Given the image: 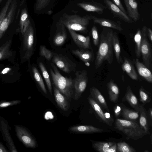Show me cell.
I'll return each mask as SVG.
<instances>
[{"instance_id":"obj_8","label":"cell","mask_w":152,"mask_h":152,"mask_svg":"<svg viewBox=\"0 0 152 152\" xmlns=\"http://www.w3.org/2000/svg\"><path fill=\"white\" fill-rule=\"evenodd\" d=\"M23 50L25 52L24 58L28 60L33 53L34 43V31L30 24L23 34Z\"/></svg>"},{"instance_id":"obj_24","label":"cell","mask_w":152,"mask_h":152,"mask_svg":"<svg viewBox=\"0 0 152 152\" xmlns=\"http://www.w3.org/2000/svg\"><path fill=\"white\" fill-rule=\"evenodd\" d=\"M88 100L90 104L97 114L101 121L108 126H111L112 124L105 118L104 113L100 106L92 98L91 96L88 97Z\"/></svg>"},{"instance_id":"obj_38","label":"cell","mask_w":152,"mask_h":152,"mask_svg":"<svg viewBox=\"0 0 152 152\" xmlns=\"http://www.w3.org/2000/svg\"><path fill=\"white\" fill-rule=\"evenodd\" d=\"M12 1V0H7L0 13V26L6 15L8 9Z\"/></svg>"},{"instance_id":"obj_22","label":"cell","mask_w":152,"mask_h":152,"mask_svg":"<svg viewBox=\"0 0 152 152\" xmlns=\"http://www.w3.org/2000/svg\"><path fill=\"white\" fill-rule=\"evenodd\" d=\"M107 87L110 101L116 103L118 102L119 89L117 85L111 79L107 83Z\"/></svg>"},{"instance_id":"obj_31","label":"cell","mask_w":152,"mask_h":152,"mask_svg":"<svg viewBox=\"0 0 152 152\" xmlns=\"http://www.w3.org/2000/svg\"><path fill=\"white\" fill-rule=\"evenodd\" d=\"M11 43V40H9L0 47V61L12 56V53L10 50Z\"/></svg>"},{"instance_id":"obj_41","label":"cell","mask_w":152,"mask_h":152,"mask_svg":"<svg viewBox=\"0 0 152 152\" xmlns=\"http://www.w3.org/2000/svg\"><path fill=\"white\" fill-rule=\"evenodd\" d=\"M21 102V101L19 100H16L9 101H2L0 102V108L16 105L20 104Z\"/></svg>"},{"instance_id":"obj_49","label":"cell","mask_w":152,"mask_h":152,"mask_svg":"<svg viewBox=\"0 0 152 152\" xmlns=\"http://www.w3.org/2000/svg\"><path fill=\"white\" fill-rule=\"evenodd\" d=\"M8 152V151L7 150L2 143L0 142V152Z\"/></svg>"},{"instance_id":"obj_36","label":"cell","mask_w":152,"mask_h":152,"mask_svg":"<svg viewBox=\"0 0 152 152\" xmlns=\"http://www.w3.org/2000/svg\"><path fill=\"white\" fill-rule=\"evenodd\" d=\"M117 152H136V150L124 142L118 143Z\"/></svg>"},{"instance_id":"obj_19","label":"cell","mask_w":152,"mask_h":152,"mask_svg":"<svg viewBox=\"0 0 152 152\" xmlns=\"http://www.w3.org/2000/svg\"><path fill=\"white\" fill-rule=\"evenodd\" d=\"M90 92L91 96L96 102L108 112H109L108 107L104 98L97 88L94 87L91 88Z\"/></svg>"},{"instance_id":"obj_37","label":"cell","mask_w":152,"mask_h":152,"mask_svg":"<svg viewBox=\"0 0 152 152\" xmlns=\"http://www.w3.org/2000/svg\"><path fill=\"white\" fill-rule=\"evenodd\" d=\"M40 54L41 56L44 57L48 60H50L53 56L52 52L43 45L40 46Z\"/></svg>"},{"instance_id":"obj_25","label":"cell","mask_w":152,"mask_h":152,"mask_svg":"<svg viewBox=\"0 0 152 152\" xmlns=\"http://www.w3.org/2000/svg\"><path fill=\"white\" fill-rule=\"evenodd\" d=\"M53 61L58 67L65 73H69L72 70L70 64L64 58L55 56L54 57Z\"/></svg>"},{"instance_id":"obj_40","label":"cell","mask_w":152,"mask_h":152,"mask_svg":"<svg viewBox=\"0 0 152 152\" xmlns=\"http://www.w3.org/2000/svg\"><path fill=\"white\" fill-rule=\"evenodd\" d=\"M91 34L93 43L95 46L98 45L99 38L97 29L95 26H93L91 29Z\"/></svg>"},{"instance_id":"obj_20","label":"cell","mask_w":152,"mask_h":152,"mask_svg":"<svg viewBox=\"0 0 152 152\" xmlns=\"http://www.w3.org/2000/svg\"><path fill=\"white\" fill-rule=\"evenodd\" d=\"M69 129L71 132L79 133H93L100 132L103 131L102 129L89 125L72 126L70 127Z\"/></svg>"},{"instance_id":"obj_13","label":"cell","mask_w":152,"mask_h":152,"mask_svg":"<svg viewBox=\"0 0 152 152\" xmlns=\"http://www.w3.org/2000/svg\"><path fill=\"white\" fill-rule=\"evenodd\" d=\"M126 7L128 16L134 21H137L140 18L138 9V3L135 0H124Z\"/></svg>"},{"instance_id":"obj_15","label":"cell","mask_w":152,"mask_h":152,"mask_svg":"<svg viewBox=\"0 0 152 152\" xmlns=\"http://www.w3.org/2000/svg\"><path fill=\"white\" fill-rule=\"evenodd\" d=\"M77 5L86 11L102 14L104 10L107 8L102 4L93 1L88 3H78Z\"/></svg>"},{"instance_id":"obj_3","label":"cell","mask_w":152,"mask_h":152,"mask_svg":"<svg viewBox=\"0 0 152 152\" xmlns=\"http://www.w3.org/2000/svg\"><path fill=\"white\" fill-rule=\"evenodd\" d=\"M51 64L53 69H50V72L53 83L56 87L70 100L74 95L73 81L70 77L63 76L54 64Z\"/></svg>"},{"instance_id":"obj_21","label":"cell","mask_w":152,"mask_h":152,"mask_svg":"<svg viewBox=\"0 0 152 152\" xmlns=\"http://www.w3.org/2000/svg\"><path fill=\"white\" fill-rule=\"evenodd\" d=\"M123 71L125 72L133 80H138V75L131 61L126 58H124V62L121 65Z\"/></svg>"},{"instance_id":"obj_9","label":"cell","mask_w":152,"mask_h":152,"mask_svg":"<svg viewBox=\"0 0 152 152\" xmlns=\"http://www.w3.org/2000/svg\"><path fill=\"white\" fill-rule=\"evenodd\" d=\"M10 127L4 118H0V131L4 141L6 143L10 151L18 152L15 145L13 140L10 134Z\"/></svg>"},{"instance_id":"obj_45","label":"cell","mask_w":152,"mask_h":152,"mask_svg":"<svg viewBox=\"0 0 152 152\" xmlns=\"http://www.w3.org/2000/svg\"><path fill=\"white\" fill-rule=\"evenodd\" d=\"M104 115L105 118L112 124L114 120L110 113L108 112H105L104 113Z\"/></svg>"},{"instance_id":"obj_1","label":"cell","mask_w":152,"mask_h":152,"mask_svg":"<svg viewBox=\"0 0 152 152\" xmlns=\"http://www.w3.org/2000/svg\"><path fill=\"white\" fill-rule=\"evenodd\" d=\"M114 31L111 28L104 27L100 36V44L95 61L96 69L99 68L106 61L111 65L113 60L112 38Z\"/></svg>"},{"instance_id":"obj_30","label":"cell","mask_w":152,"mask_h":152,"mask_svg":"<svg viewBox=\"0 0 152 152\" xmlns=\"http://www.w3.org/2000/svg\"><path fill=\"white\" fill-rule=\"evenodd\" d=\"M115 143L114 142L95 141L93 142L92 146L97 151L99 152H107L108 148Z\"/></svg>"},{"instance_id":"obj_7","label":"cell","mask_w":152,"mask_h":152,"mask_svg":"<svg viewBox=\"0 0 152 152\" xmlns=\"http://www.w3.org/2000/svg\"><path fill=\"white\" fill-rule=\"evenodd\" d=\"M15 129L17 137L26 147L32 148L37 147L35 140L26 128L21 126L15 124Z\"/></svg>"},{"instance_id":"obj_18","label":"cell","mask_w":152,"mask_h":152,"mask_svg":"<svg viewBox=\"0 0 152 152\" xmlns=\"http://www.w3.org/2000/svg\"><path fill=\"white\" fill-rule=\"evenodd\" d=\"M54 95L55 101L58 106L63 110L67 111L70 105L68 99L57 88H54Z\"/></svg>"},{"instance_id":"obj_39","label":"cell","mask_w":152,"mask_h":152,"mask_svg":"<svg viewBox=\"0 0 152 152\" xmlns=\"http://www.w3.org/2000/svg\"><path fill=\"white\" fill-rule=\"evenodd\" d=\"M28 18L27 11L25 8L22 11L20 20V26L21 33L23 35V29L24 23Z\"/></svg>"},{"instance_id":"obj_12","label":"cell","mask_w":152,"mask_h":152,"mask_svg":"<svg viewBox=\"0 0 152 152\" xmlns=\"http://www.w3.org/2000/svg\"><path fill=\"white\" fill-rule=\"evenodd\" d=\"M69 30L73 41L79 47L84 49H91L89 36H84L77 34L74 31Z\"/></svg>"},{"instance_id":"obj_51","label":"cell","mask_w":152,"mask_h":152,"mask_svg":"<svg viewBox=\"0 0 152 152\" xmlns=\"http://www.w3.org/2000/svg\"><path fill=\"white\" fill-rule=\"evenodd\" d=\"M144 152H148V151H144Z\"/></svg>"},{"instance_id":"obj_6","label":"cell","mask_w":152,"mask_h":152,"mask_svg":"<svg viewBox=\"0 0 152 152\" xmlns=\"http://www.w3.org/2000/svg\"><path fill=\"white\" fill-rule=\"evenodd\" d=\"M141 30L142 40L140 53L144 64L148 68L151 66L152 60L151 47L147 38V27L144 26Z\"/></svg>"},{"instance_id":"obj_48","label":"cell","mask_w":152,"mask_h":152,"mask_svg":"<svg viewBox=\"0 0 152 152\" xmlns=\"http://www.w3.org/2000/svg\"><path fill=\"white\" fill-rule=\"evenodd\" d=\"M147 34L148 37L149 39L151 42H152V31L149 28H147Z\"/></svg>"},{"instance_id":"obj_42","label":"cell","mask_w":152,"mask_h":152,"mask_svg":"<svg viewBox=\"0 0 152 152\" xmlns=\"http://www.w3.org/2000/svg\"><path fill=\"white\" fill-rule=\"evenodd\" d=\"M50 0H37L36 4L37 10H40L49 4Z\"/></svg>"},{"instance_id":"obj_50","label":"cell","mask_w":152,"mask_h":152,"mask_svg":"<svg viewBox=\"0 0 152 152\" xmlns=\"http://www.w3.org/2000/svg\"><path fill=\"white\" fill-rule=\"evenodd\" d=\"M148 114L151 119L152 120V109L151 108H150L148 110Z\"/></svg>"},{"instance_id":"obj_52","label":"cell","mask_w":152,"mask_h":152,"mask_svg":"<svg viewBox=\"0 0 152 152\" xmlns=\"http://www.w3.org/2000/svg\"><path fill=\"white\" fill-rule=\"evenodd\" d=\"M1 0H0V1H1Z\"/></svg>"},{"instance_id":"obj_11","label":"cell","mask_w":152,"mask_h":152,"mask_svg":"<svg viewBox=\"0 0 152 152\" xmlns=\"http://www.w3.org/2000/svg\"><path fill=\"white\" fill-rule=\"evenodd\" d=\"M17 8V1L14 0L10 11L3 20L0 26V39L3 37L9 25L13 19Z\"/></svg>"},{"instance_id":"obj_16","label":"cell","mask_w":152,"mask_h":152,"mask_svg":"<svg viewBox=\"0 0 152 152\" xmlns=\"http://www.w3.org/2000/svg\"><path fill=\"white\" fill-rule=\"evenodd\" d=\"M139 75L148 82L152 83V74L150 70L144 64L140 62L137 58L133 59Z\"/></svg>"},{"instance_id":"obj_44","label":"cell","mask_w":152,"mask_h":152,"mask_svg":"<svg viewBox=\"0 0 152 152\" xmlns=\"http://www.w3.org/2000/svg\"><path fill=\"white\" fill-rule=\"evenodd\" d=\"M113 3L118 7L122 11L127 14V12L123 5L120 0H111Z\"/></svg>"},{"instance_id":"obj_35","label":"cell","mask_w":152,"mask_h":152,"mask_svg":"<svg viewBox=\"0 0 152 152\" xmlns=\"http://www.w3.org/2000/svg\"><path fill=\"white\" fill-rule=\"evenodd\" d=\"M39 66L46 83L48 89L50 94H52V88L49 75L42 62H40L39 63Z\"/></svg>"},{"instance_id":"obj_14","label":"cell","mask_w":152,"mask_h":152,"mask_svg":"<svg viewBox=\"0 0 152 152\" xmlns=\"http://www.w3.org/2000/svg\"><path fill=\"white\" fill-rule=\"evenodd\" d=\"M91 20H93L94 23L98 24L102 26L113 28L120 31L123 30L120 24L113 20L99 18L93 15H91Z\"/></svg>"},{"instance_id":"obj_32","label":"cell","mask_w":152,"mask_h":152,"mask_svg":"<svg viewBox=\"0 0 152 152\" xmlns=\"http://www.w3.org/2000/svg\"><path fill=\"white\" fill-rule=\"evenodd\" d=\"M135 42V54L138 58L140 57V46L142 40L141 30L140 28L137 29L134 37Z\"/></svg>"},{"instance_id":"obj_17","label":"cell","mask_w":152,"mask_h":152,"mask_svg":"<svg viewBox=\"0 0 152 152\" xmlns=\"http://www.w3.org/2000/svg\"><path fill=\"white\" fill-rule=\"evenodd\" d=\"M122 101H127L135 110L139 112L140 104L137 98L133 93L129 85L127 87L126 92L122 99Z\"/></svg>"},{"instance_id":"obj_2","label":"cell","mask_w":152,"mask_h":152,"mask_svg":"<svg viewBox=\"0 0 152 152\" xmlns=\"http://www.w3.org/2000/svg\"><path fill=\"white\" fill-rule=\"evenodd\" d=\"M115 128L126 136L127 140H137L147 135L144 130L135 121L117 118L115 123Z\"/></svg>"},{"instance_id":"obj_33","label":"cell","mask_w":152,"mask_h":152,"mask_svg":"<svg viewBox=\"0 0 152 152\" xmlns=\"http://www.w3.org/2000/svg\"><path fill=\"white\" fill-rule=\"evenodd\" d=\"M139 99L143 105L150 102L151 100V94L141 86L139 90Z\"/></svg>"},{"instance_id":"obj_46","label":"cell","mask_w":152,"mask_h":152,"mask_svg":"<svg viewBox=\"0 0 152 152\" xmlns=\"http://www.w3.org/2000/svg\"><path fill=\"white\" fill-rule=\"evenodd\" d=\"M117 152V145L115 143L111 146L107 150V152Z\"/></svg>"},{"instance_id":"obj_27","label":"cell","mask_w":152,"mask_h":152,"mask_svg":"<svg viewBox=\"0 0 152 152\" xmlns=\"http://www.w3.org/2000/svg\"><path fill=\"white\" fill-rule=\"evenodd\" d=\"M113 48L117 62L118 63L123 62L121 55V50L119 39L117 33L114 31L112 38Z\"/></svg>"},{"instance_id":"obj_4","label":"cell","mask_w":152,"mask_h":152,"mask_svg":"<svg viewBox=\"0 0 152 152\" xmlns=\"http://www.w3.org/2000/svg\"><path fill=\"white\" fill-rule=\"evenodd\" d=\"M91 20V15H86L81 17L77 15H66L61 23L69 30L85 32L87 31V26Z\"/></svg>"},{"instance_id":"obj_5","label":"cell","mask_w":152,"mask_h":152,"mask_svg":"<svg viewBox=\"0 0 152 152\" xmlns=\"http://www.w3.org/2000/svg\"><path fill=\"white\" fill-rule=\"evenodd\" d=\"M76 77L73 81V86L75 90L74 99L77 101L81 96L85 90L88 82V78L86 70L77 71Z\"/></svg>"},{"instance_id":"obj_28","label":"cell","mask_w":152,"mask_h":152,"mask_svg":"<svg viewBox=\"0 0 152 152\" xmlns=\"http://www.w3.org/2000/svg\"><path fill=\"white\" fill-rule=\"evenodd\" d=\"M72 52L73 54L85 63L88 62L92 61L94 56L92 52L83 50H72Z\"/></svg>"},{"instance_id":"obj_29","label":"cell","mask_w":152,"mask_h":152,"mask_svg":"<svg viewBox=\"0 0 152 152\" xmlns=\"http://www.w3.org/2000/svg\"><path fill=\"white\" fill-rule=\"evenodd\" d=\"M66 37V32L64 26H62L61 29L57 31L53 38V43L57 46L61 45L64 42Z\"/></svg>"},{"instance_id":"obj_43","label":"cell","mask_w":152,"mask_h":152,"mask_svg":"<svg viewBox=\"0 0 152 152\" xmlns=\"http://www.w3.org/2000/svg\"><path fill=\"white\" fill-rule=\"evenodd\" d=\"M122 111L121 104L115 105L114 107V112L115 117L118 118L121 115Z\"/></svg>"},{"instance_id":"obj_26","label":"cell","mask_w":152,"mask_h":152,"mask_svg":"<svg viewBox=\"0 0 152 152\" xmlns=\"http://www.w3.org/2000/svg\"><path fill=\"white\" fill-rule=\"evenodd\" d=\"M122 111L121 115L125 120L136 121L139 117V112L131 110L126 107L124 105L121 104Z\"/></svg>"},{"instance_id":"obj_23","label":"cell","mask_w":152,"mask_h":152,"mask_svg":"<svg viewBox=\"0 0 152 152\" xmlns=\"http://www.w3.org/2000/svg\"><path fill=\"white\" fill-rule=\"evenodd\" d=\"M143 105L142 104H140L139 105L140 125L145 132L147 134H149L147 111Z\"/></svg>"},{"instance_id":"obj_10","label":"cell","mask_w":152,"mask_h":152,"mask_svg":"<svg viewBox=\"0 0 152 152\" xmlns=\"http://www.w3.org/2000/svg\"><path fill=\"white\" fill-rule=\"evenodd\" d=\"M108 8L114 15L121 20L128 23H133L134 21L128 15L122 11L110 0H103Z\"/></svg>"},{"instance_id":"obj_34","label":"cell","mask_w":152,"mask_h":152,"mask_svg":"<svg viewBox=\"0 0 152 152\" xmlns=\"http://www.w3.org/2000/svg\"><path fill=\"white\" fill-rule=\"evenodd\" d=\"M32 71L35 80L43 92L45 94H47V92L43 81L40 73L36 67L35 66L33 67Z\"/></svg>"},{"instance_id":"obj_47","label":"cell","mask_w":152,"mask_h":152,"mask_svg":"<svg viewBox=\"0 0 152 152\" xmlns=\"http://www.w3.org/2000/svg\"><path fill=\"white\" fill-rule=\"evenodd\" d=\"M30 24V21L28 18H27L26 20L24 23L23 29V35L24 33L26 31Z\"/></svg>"}]
</instances>
